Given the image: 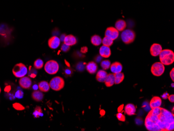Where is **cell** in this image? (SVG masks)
I'll list each match as a JSON object with an SVG mask.
<instances>
[{"mask_svg":"<svg viewBox=\"0 0 174 131\" xmlns=\"http://www.w3.org/2000/svg\"><path fill=\"white\" fill-rule=\"evenodd\" d=\"M107 73L103 70H101L97 72L96 75V79L97 81L101 83H104L107 76Z\"/></svg>","mask_w":174,"mask_h":131,"instance_id":"18","label":"cell"},{"mask_svg":"<svg viewBox=\"0 0 174 131\" xmlns=\"http://www.w3.org/2000/svg\"><path fill=\"white\" fill-rule=\"evenodd\" d=\"M116 117L117 118L118 120H120V121H122V122H125L126 120L125 116L122 113H120V112H118L116 114Z\"/></svg>","mask_w":174,"mask_h":131,"instance_id":"30","label":"cell"},{"mask_svg":"<svg viewBox=\"0 0 174 131\" xmlns=\"http://www.w3.org/2000/svg\"><path fill=\"white\" fill-rule=\"evenodd\" d=\"M115 28L119 32H122L124 30L126 27L127 24L126 22L122 19L117 20L115 23Z\"/></svg>","mask_w":174,"mask_h":131,"instance_id":"21","label":"cell"},{"mask_svg":"<svg viewBox=\"0 0 174 131\" xmlns=\"http://www.w3.org/2000/svg\"><path fill=\"white\" fill-rule=\"evenodd\" d=\"M102 39L101 37L98 35H94L91 38V42L92 45L95 46H99L102 43Z\"/></svg>","mask_w":174,"mask_h":131,"instance_id":"23","label":"cell"},{"mask_svg":"<svg viewBox=\"0 0 174 131\" xmlns=\"http://www.w3.org/2000/svg\"><path fill=\"white\" fill-rule=\"evenodd\" d=\"M121 38L125 44H130L133 42L136 38V34L131 30H125L121 34Z\"/></svg>","mask_w":174,"mask_h":131,"instance_id":"4","label":"cell"},{"mask_svg":"<svg viewBox=\"0 0 174 131\" xmlns=\"http://www.w3.org/2000/svg\"><path fill=\"white\" fill-rule=\"evenodd\" d=\"M19 83L21 88L24 89H29L31 87L32 85V81L29 77L27 76L21 77L19 79Z\"/></svg>","mask_w":174,"mask_h":131,"instance_id":"11","label":"cell"},{"mask_svg":"<svg viewBox=\"0 0 174 131\" xmlns=\"http://www.w3.org/2000/svg\"><path fill=\"white\" fill-rule=\"evenodd\" d=\"M70 49V46L66 45L65 43H64L61 47V50L63 52H66L68 51Z\"/></svg>","mask_w":174,"mask_h":131,"instance_id":"33","label":"cell"},{"mask_svg":"<svg viewBox=\"0 0 174 131\" xmlns=\"http://www.w3.org/2000/svg\"><path fill=\"white\" fill-rule=\"evenodd\" d=\"M60 39L58 37L53 36L49 39L48 41V45L50 48L52 49H56L61 44Z\"/></svg>","mask_w":174,"mask_h":131,"instance_id":"9","label":"cell"},{"mask_svg":"<svg viewBox=\"0 0 174 131\" xmlns=\"http://www.w3.org/2000/svg\"><path fill=\"white\" fill-rule=\"evenodd\" d=\"M13 107H14V108L16 109V110H23L24 109V107L20 104H18V103H15L13 104Z\"/></svg>","mask_w":174,"mask_h":131,"instance_id":"32","label":"cell"},{"mask_svg":"<svg viewBox=\"0 0 174 131\" xmlns=\"http://www.w3.org/2000/svg\"><path fill=\"white\" fill-rule=\"evenodd\" d=\"M170 77L171 78L172 81H174V68H173L172 71L170 72Z\"/></svg>","mask_w":174,"mask_h":131,"instance_id":"34","label":"cell"},{"mask_svg":"<svg viewBox=\"0 0 174 131\" xmlns=\"http://www.w3.org/2000/svg\"><path fill=\"white\" fill-rule=\"evenodd\" d=\"M37 75V71L34 68H30L29 71L28 72V75L32 78H35Z\"/></svg>","mask_w":174,"mask_h":131,"instance_id":"29","label":"cell"},{"mask_svg":"<svg viewBox=\"0 0 174 131\" xmlns=\"http://www.w3.org/2000/svg\"><path fill=\"white\" fill-rule=\"evenodd\" d=\"M1 88H0V93H1Z\"/></svg>","mask_w":174,"mask_h":131,"instance_id":"42","label":"cell"},{"mask_svg":"<svg viewBox=\"0 0 174 131\" xmlns=\"http://www.w3.org/2000/svg\"><path fill=\"white\" fill-rule=\"evenodd\" d=\"M125 113L127 115H133L136 114V108L135 106L132 104H128L125 106L124 108Z\"/></svg>","mask_w":174,"mask_h":131,"instance_id":"17","label":"cell"},{"mask_svg":"<svg viewBox=\"0 0 174 131\" xmlns=\"http://www.w3.org/2000/svg\"><path fill=\"white\" fill-rule=\"evenodd\" d=\"M38 88L42 92L47 93L50 90V84L47 81H41L38 84Z\"/></svg>","mask_w":174,"mask_h":131,"instance_id":"19","label":"cell"},{"mask_svg":"<svg viewBox=\"0 0 174 131\" xmlns=\"http://www.w3.org/2000/svg\"><path fill=\"white\" fill-rule=\"evenodd\" d=\"M162 103V101L160 97L158 96H154L152 98L150 102L149 106L151 109L155 108L160 107Z\"/></svg>","mask_w":174,"mask_h":131,"instance_id":"13","label":"cell"},{"mask_svg":"<svg viewBox=\"0 0 174 131\" xmlns=\"http://www.w3.org/2000/svg\"><path fill=\"white\" fill-rule=\"evenodd\" d=\"M44 70L49 74H55L59 70V63L54 60L48 61L44 66Z\"/></svg>","mask_w":174,"mask_h":131,"instance_id":"5","label":"cell"},{"mask_svg":"<svg viewBox=\"0 0 174 131\" xmlns=\"http://www.w3.org/2000/svg\"><path fill=\"white\" fill-rule=\"evenodd\" d=\"M33 115L36 118H38L43 116V112L41 107L39 106L37 107L33 112Z\"/></svg>","mask_w":174,"mask_h":131,"instance_id":"26","label":"cell"},{"mask_svg":"<svg viewBox=\"0 0 174 131\" xmlns=\"http://www.w3.org/2000/svg\"><path fill=\"white\" fill-rule=\"evenodd\" d=\"M88 48L86 47H83L81 48V52L82 53H86L87 52H88Z\"/></svg>","mask_w":174,"mask_h":131,"instance_id":"35","label":"cell"},{"mask_svg":"<svg viewBox=\"0 0 174 131\" xmlns=\"http://www.w3.org/2000/svg\"><path fill=\"white\" fill-rule=\"evenodd\" d=\"M145 125L149 131H174V114L160 107L152 109L145 119Z\"/></svg>","mask_w":174,"mask_h":131,"instance_id":"1","label":"cell"},{"mask_svg":"<svg viewBox=\"0 0 174 131\" xmlns=\"http://www.w3.org/2000/svg\"><path fill=\"white\" fill-rule=\"evenodd\" d=\"M23 96H24V93H23V91H21V90H18L16 91L15 94V97L17 98H18V99L22 98Z\"/></svg>","mask_w":174,"mask_h":131,"instance_id":"31","label":"cell"},{"mask_svg":"<svg viewBox=\"0 0 174 131\" xmlns=\"http://www.w3.org/2000/svg\"><path fill=\"white\" fill-rule=\"evenodd\" d=\"M168 96H169V94H168V93H167V92H166V93H164V94L162 96V98H163L164 99H167Z\"/></svg>","mask_w":174,"mask_h":131,"instance_id":"37","label":"cell"},{"mask_svg":"<svg viewBox=\"0 0 174 131\" xmlns=\"http://www.w3.org/2000/svg\"><path fill=\"white\" fill-rule=\"evenodd\" d=\"M111 65V62L108 60H103L101 63V66L102 67L103 70H107L109 69L110 68Z\"/></svg>","mask_w":174,"mask_h":131,"instance_id":"27","label":"cell"},{"mask_svg":"<svg viewBox=\"0 0 174 131\" xmlns=\"http://www.w3.org/2000/svg\"><path fill=\"white\" fill-rule=\"evenodd\" d=\"M151 71L154 76H160L164 73L165 66L161 62H155L152 66Z\"/></svg>","mask_w":174,"mask_h":131,"instance_id":"7","label":"cell"},{"mask_svg":"<svg viewBox=\"0 0 174 131\" xmlns=\"http://www.w3.org/2000/svg\"><path fill=\"white\" fill-rule=\"evenodd\" d=\"M162 50V47L160 44L154 43L150 49V52L153 57H158Z\"/></svg>","mask_w":174,"mask_h":131,"instance_id":"10","label":"cell"},{"mask_svg":"<svg viewBox=\"0 0 174 131\" xmlns=\"http://www.w3.org/2000/svg\"><path fill=\"white\" fill-rule=\"evenodd\" d=\"M50 88L55 91H61L65 86V81L63 78L59 76H56L53 78L50 83Z\"/></svg>","mask_w":174,"mask_h":131,"instance_id":"3","label":"cell"},{"mask_svg":"<svg viewBox=\"0 0 174 131\" xmlns=\"http://www.w3.org/2000/svg\"><path fill=\"white\" fill-rule=\"evenodd\" d=\"M168 99H169L170 102H174V95H169V96L168 97Z\"/></svg>","mask_w":174,"mask_h":131,"instance_id":"36","label":"cell"},{"mask_svg":"<svg viewBox=\"0 0 174 131\" xmlns=\"http://www.w3.org/2000/svg\"><path fill=\"white\" fill-rule=\"evenodd\" d=\"M33 88H34L35 90H36L37 88H38V85H35L34 86H33Z\"/></svg>","mask_w":174,"mask_h":131,"instance_id":"41","label":"cell"},{"mask_svg":"<svg viewBox=\"0 0 174 131\" xmlns=\"http://www.w3.org/2000/svg\"><path fill=\"white\" fill-rule=\"evenodd\" d=\"M43 61L41 59H37L34 62V68L36 69H41L43 68Z\"/></svg>","mask_w":174,"mask_h":131,"instance_id":"28","label":"cell"},{"mask_svg":"<svg viewBox=\"0 0 174 131\" xmlns=\"http://www.w3.org/2000/svg\"><path fill=\"white\" fill-rule=\"evenodd\" d=\"M102 43L105 46L111 47L113 44V40L108 37L105 36L102 39Z\"/></svg>","mask_w":174,"mask_h":131,"instance_id":"25","label":"cell"},{"mask_svg":"<svg viewBox=\"0 0 174 131\" xmlns=\"http://www.w3.org/2000/svg\"><path fill=\"white\" fill-rule=\"evenodd\" d=\"M86 69L90 74H93L97 72V66L95 62H90L86 66Z\"/></svg>","mask_w":174,"mask_h":131,"instance_id":"16","label":"cell"},{"mask_svg":"<svg viewBox=\"0 0 174 131\" xmlns=\"http://www.w3.org/2000/svg\"><path fill=\"white\" fill-rule=\"evenodd\" d=\"M100 55L104 58H109L111 56V50L110 47L105 45L101 46L99 49Z\"/></svg>","mask_w":174,"mask_h":131,"instance_id":"12","label":"cell"},{"mask_svg":"<svg viewBox=\"0 0 174 131\" xmlns=\"http://www.w3.org/2000/svg\"><path fill=\"white\" fill-rule=\"evenodd\" d=\"M110 68L111 72L113 73V74L121 72L122 70V64L118 62H114L113 63L111 64Z\"/></svg>","mask_w":174,"mask_h":131,"instance_id":"14","label":"cell"},{"mask_svg":"<svg viewBox=\"0 0 174 131\" xmlns=\"http://www.w3.org/2000/svg\"><path fill=\"white\" fill-rule=\"evenodd\" d=\"M66 36L65 34H62V35H61L60 38H59L61 41H63V42H64V39H65V38Z\"/></svg>","mask_w":174,"mask_h":131,"instance_id":"38","label":"cell"},{"mask_svg":"<svg viewBox=\"0 0 174 131\" xmlns=\"http://www.w3.org/2000/svg\"><path fill=\"white\" fill-rule=\"evenodd\" d=\"M104 83L105 84L106 87H110L113 86V85L115 84V77L114 74L113 73H111L107 75V76L106 77L105 81H104Z\"/></svg>","mask_w":174,"mask_h":131,"instance_id":"20","label":"cell"},{"mask_svg":"<svg viewBox=\"0 0 174 131\" xmlns=\"http://www.w3.org/2000/svg\"><path fill=\"white\" fill-rule=\"evenodd\" d=\"M65 72L67 74H71V71L70 70H66L65 71Z\"/></svg>","mask_w":174,"mask_h":131,"instance_id":"40","label":"cell"},{"mask_svg":"<svg viewBox=\"0 0 174 131\" xmlns=\"http://www.w3.org/2000/svg\"><path fill=\"white\" fill-rule=\"evenodd\" d=\"M160 62L164 66H170L174 62V53L170 49L162 50L159 54Z\"/></svg>","mask_w":174,"mask_h":131,"instance_id":"2","label":"cell"},{"mask_svg":"<svg viewBox=\"0 0 174 131\" xmlns=\"http://www.w3.org/2000/svg\"><path fill=\"white\" fill-rule=\"evenodd\" d=\"M32 98L36 101L40 102L43 99V94L41 91H35L32 94Z\"/></svg>","mask_w":174,"mask_h":131,"instance_id":"22","label":"cell"},{"mask_svg":"<svg viewBox=\"0 0 174 131\" xmlns=\"http://www.w3.org/2000/svg\"><path fill=\"white\" fill-rule=\"evenodd\" d=\"M114 74V77H115V84H120L124 81L125 78L124 73L120 72Z\"/></svg>","mask_w":174,"mask_h":131,"instance_id":"24","label":"cell"},{"mask_svg":"<svg viewBox=\"0 0 174 131\" xmlns=\"http://www.w3.org/2000/svg\"><path fill=\"white\" fill-rule=\"evenodd\" d=\"M119 34V31H118L115 28L113 27H108L105 32V36L110 38L113 41L118 38Z\"/></svg>","mask_w":174,"mask_h":131,"instance_id":"8","label":"cell"},{"mask_svg":"<svg viewBox=\"0 0 174 131\" xmlns=\"http://www.w3.org/2000/svg\"><path fill=\"white\" fill-rule=\"evenodd\" d=\"M77 39L72 35H69L66 36L64 40V43L70 47L75 45L77 43Z\"/></svg>","mask_w":174,"mask_h":131,"instance_id":"15","label":"cell"},{"mask_svg":"<svg viewBox=\"0 0 174 131\" xmlns=\"http://www.w3.org/2000/svg\"><path fill=\"white\" fill-rule=\"evenodd\" d=\"M122 108H123V104H122V105H121V106H120V107L118 108V112H120V111H122Z\"/></svg>","mask_w":174,"mask_h":131,"instance_id":"39","label":"cell"},{"mask_svg":"<svg viewBox=\"0 0 174 131\" xmlns=\"http://www.w3.org/2000/svg\"><path fill=\"white\" fill-rule=\"evenodd\" d=\"M14 76L17 78L24 77L27 74V68L23 63H18L13 69Z\"/></svg>","mask_w":174,"mask_h":131,"instance_id":"6","label":"cell"}]
</instances>
